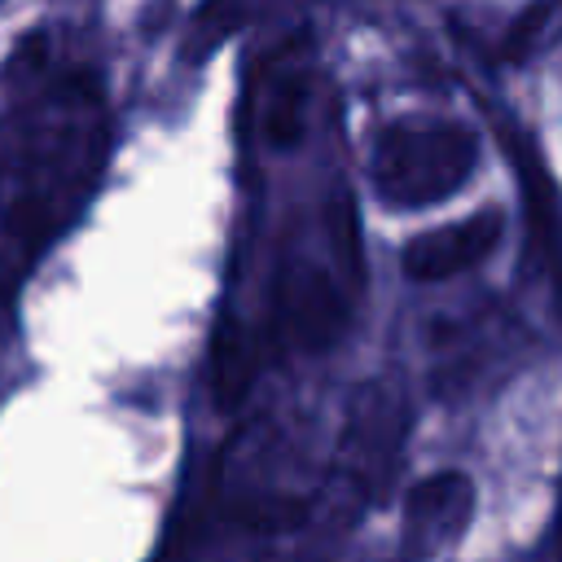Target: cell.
<instances>
[{
  "label": "cell",
  "instance_id": "6da1fadb",
  "mask_svg": "<svg viewBox=\"0 0 562 562\" xmlns=\"http://www.w3.org/2000/svg\"><path fill=\"white\" fill-rule=\"evenodd\" d=\"M13 92L0 132V294L88 202L110 145L105 101L88 75L48 66Z\"/></svg>",
  "mask_w": 562,
  "mask_h": 562
},
{
  "label": "cell",
  "instance_id": "7a4b0ae2",
  "mask_svg": "<svg viewBox=\"0 0 562 562\" xmlns=\"http://www.w3.org/2000/svg\"><path fill=\"white\" fill-rule=\"evenodd\" d=\"M479 167V136L457 119H395L369 145V184L386 206H435Z\"/></svg>",
  "mask_w": 562,
  "mask_h": 562
},
{
  "label": "cell",
  "instance_id": "3957f363",
  "mask_svg": "<svg viewBox=\"0 0 562 562\" xmlns=\"http://www.w3.org/2000/svg\"><path fill=\"white\" fill-rule=\"evenodd\" d=\"M505 233V215L496 206H483L474 215H461L452 224H439L430 233H417L408 246H404V259L400 268L413 277V281H448L474 263H483L496 241Z\"/></svg>",
  "mask_w": 562,
  "mask_h": 562
},
{
  "label": "cell",
  "instance_id": "277c9868",
  "mask_svg": "<svg viewBox=\"0 0 562 562\" xmlns=\"http://www.w3.org/2000/svg\"><path fill=\"white\" fill-rule=\"evenodd\" d=\"M338 277L325 268H285L272 294V334L294 347H321L338 334Z\"/></svg>",
  "mask_w": 562,
  "mask_h": 562
},
{
  "label": "cell",
  "instance_id": "5b68a950",
  "mask_svg": "<svg viewBox=\"0 0 562 562\" xmlns=\"http://www.w3.org/2000/svg\"><path fill=\"white\" fill-rule=\"evenodd\" d=\"M307 97H312V57L307 48H281L263 66L259 83V132L268 145L285 149L303 136L307 119Z\"/></svg>",
  "mask_w": 562,
  "mask_h": 562
},
{
  "label": "cell",
  "instance_id": "8992f818",
  "mask_svg": "<svg viewBox=\"0 0 562 562\" xmlns=\"http://www.w3.org/2000/svg\"><path fill=\"white\" fill-rule=\"evenodd\" d=\"M474 487L465 474H430L408 487L404 496V518L417 536H457L461 522L470 518Z\"/></svg>",
  "mask_w": 562,
  "mask_h": 562
}]
</instances>
